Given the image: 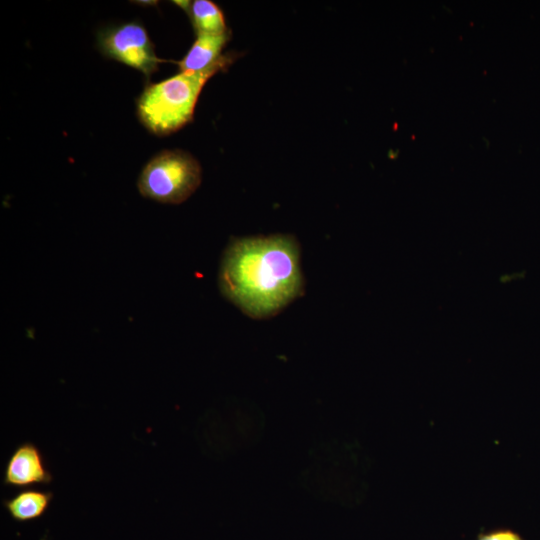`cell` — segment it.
<instances>
[{"label": "cell", "instance_id": "6da1fadb", "mask_svg": "<svg viewBox=\"0 0 540 540\" xmlns=\"http://www.w3.org/2000/svg\"><path fill=\"white\" fill-rule=\"evenodd\" d=\"M219 287L247 316H275L304 293L299 243L285 234L233 239L222 257Z\"/></svg>", "mask_w": 540, "mask_h": 540}, {"label": "cell", "instance_id": "7a4b0ae2", "mask_svg": "<svg viewBox=\"0 0 540 540\" xmlns=\"http://www.w3.org/2000/svg\"><path fill=\"white\" fill-rule=\"evenodd\" d=\"M223 67L196 73L180 72L163 81L147 85L137 99V114L151 133H173L189 123L206 82Z\"/></svg>", "mask_w": 540, "mask_h": 540}, {"label": "cell", "instance_id": "3957f363", "mask_svg": "<svg viewBox=\"0 0 540 540\" xmlns=\"http://www.w3.org/2000/svg\"><path fill=\"white\" fill-rule=\"evenodd\" d=\"M201 183L198 161L182 150H163L142 169L138 190L142 196L167 204H180Z\"/></svg>", "mask_w": 540, "mask_h": 540}, {"label": "cell", "instance_id": "277c9868", "mask_svg": "<svg viewBox=\"0 0 540 540\" xmlns=\"http://www.w3.org/2000/svg\"><path fill=\"white\" fill-rule=\"evenodd\" d=\"M97 41L106 58L140 71L147 79L165 61L157 56L146 28L139 21L107 27L99 32Z\"/></svg>", "mask_w": 540, "mask_h": 540}, {"label": "cell", "instance_id": "5b68a950", "mask_svg": "<svg viewBox=\"0 0 540 540\" xmlns=\"http://www.w3.org/2000/svg\"><path fill=\"white\" fill-rule=\"evenodd\" d=\"M51 481L52 475L36 445L26 441L13 450L5 465L4 485L30 488L35 485H48Z\"/></svg>", "mask_w": 540, "mask_h": 540}, {"label": "cell", "instance_id": "8992f818", "mask_svg": "<svg viewBox=\"0 0 540 540\" xmlns=\"http://www.w3.org/2000/svg\"><path fill=\"white\" fill-rule=\"evenodd\" d=\"M229 38V31L223 34H197L186 55L178 62L180 71L196 73L214 67H228L233 58L221 52Z\"/></svg>", "mask_w": 540, "mask_h": 540}, {"label": "cell", "instance_id": "52a82bcc", "mask_svg": "<svg viewBox=\"0 0 540 540\" xmlns=\"http://www.w3.org/2000/svg\"><path fill=\"white\" fill-rule=\"evenodd\" d=\"M53 497L52 492L37 488H26L13 497L5 499L3 506L18 522H25L39 518L48 508Z\"/></svg>", "mask_w": 540, "mask_h": 540}, {"label": "cell", "instance_id": "ba28073f", "mask_svg": "<svg viewBox=\"0 0 540 540\" xmlns=\"http://www.w3.org/2000/svg\"><path fill=\"white\" fill-rule=\"evenodd\" d=\"M186 10L196 34H223L228 32L221 9L212 1H175Z\"/></svg>", "mask_w": 540, "mask_h": 540}, {"label": "cell", "instance_id": "9c48e42d", "mask_svg": "<svg viewBox=\"0 0 540 540\" xmlns=\"http://www.w3.org/2000/svg\"><path fill=\"white\" fill-rule=\"evenodd\" d=\"M475 540H524V538L510 528H495L488 531L482 530Z\"/></svg>", "mask_w": 540, "mask_h": 540}]
</instances>
